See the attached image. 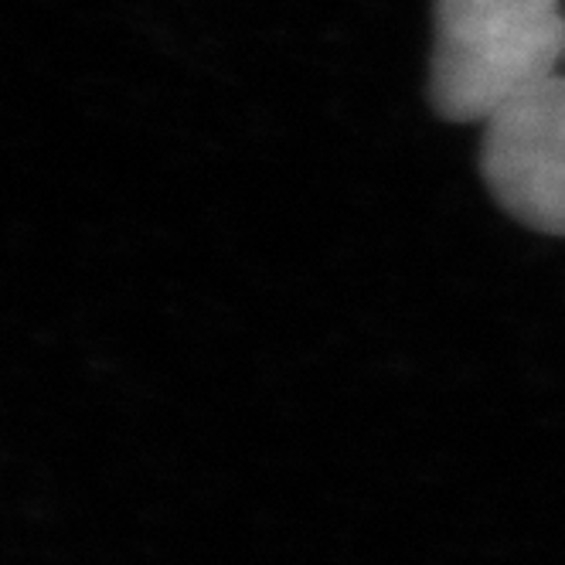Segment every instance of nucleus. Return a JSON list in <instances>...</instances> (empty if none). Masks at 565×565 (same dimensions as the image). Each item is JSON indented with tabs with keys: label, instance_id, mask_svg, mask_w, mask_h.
Wrapping results in <instances>:
<instances>
[{
	"label": "nucleus",
	"instance_id": "nucleus-1",
	"mask_svg": "<svg viewBox=\"0 0 565 565\" xmlns=\"http://www.w3.org/2000/svg\"><path fill=\"white\" fill-rule=\"evenodd\" d=\"M429 99L454 124H488L565 65L562 0H436Z\"/></svg>",
	"mask_w": 565,
	"mask_h": 565
},
{
	"label": "nucleus",
	"instance_id": "nucleus-2",
	"mask_svg": "<svg viewBox=\"0 0 565 565\" xmlns=\"http://www.w3.org/2000/svg\"><path fill=\"white\" fill-rule=\"evenodd\" d=\"M480 171L508 215L565 235V72L483 124Z\"/></svg>",
	"mask_w": 565,
	"mask_h": 565
}]
</instances>
